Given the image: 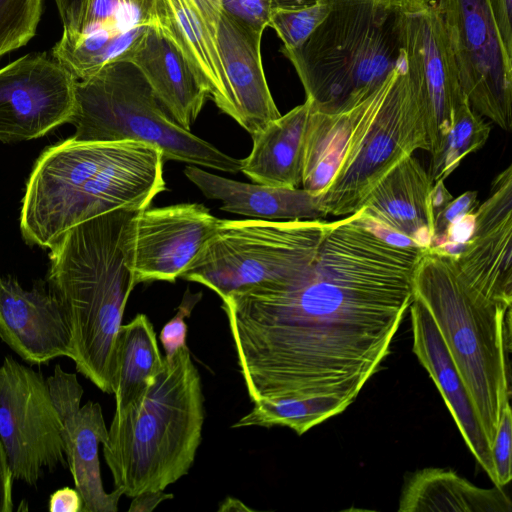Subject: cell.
<instances>
[{
  "label": "cell",
  "mask_w": 512,
  "mask_h": 512,
  "mask_svg": "<svg viewBox=\"0 0 512 512\" xmlns=\"http://www.w3.org/2000/svg\"><path fill=\"white\" fill-rule=\"evenodd\" d=\"M420 258L419 249L385 241L354 213L330 222L296 282L222 298L251 401L333 397L352 404L414 300Z\"/></svg>",
  "instance_id": "cell-1"
},
{
  "label": "cell",
  "mask_w": 512,
  "mask_h": 512,
  "mask_svg": "<svg viewBox=\"0 0 512 512\" xmlns=\"http://www.w3.org/2000/svg\"><path fill=\"white\" fill-rule=\"evenodd\" d=\"M162 152L136 141L47 147L28 178L20 230L28 245L50 248L68 229L104 213L141 211L165 191Z\"/></svg>",
  "instance_id": "cell-2"
},
{
  "label": "cell",
  "mask_w": 512,
  "mask_h": 512,
  "mask_svg": "<svg viewBox=\"0 0 512 512\" xmlns=\"http://www.w3.org/2000/svg\"><path fill=\"white\" fill-rule=\"evenodd\" d=\"M137 212L119 208L84 221L49 248L47 282L66 316L76 370L108 394L116 338L135 286L125 239Z\"/></svg>",
  "instance_id": "cell-3"
},
{
  "label": "cell",
  "mask_w": 512,
  "mask_h": 512,
  "mask_svg": "<svg viewBox=\"0 0 512 512\" xmlns=\"http://www.w3.org/2000/svg\"><path fill=\"white\" fill-rule=\"evenodd\" d=\"M205 419L201 378L188 346L164 366L133 407L115 412L103 444L114 486L133 498L188 474Z\"/></svg>",
  "instance_id": "cell-4"
},
{
  "label": "cell",
  "mask_w": 512,
  "mask_h": 512,
  "mask_svg": "<svg viewBox=\"0 0 512 512\" xmlns=\"http://www.w3.org/2000/svg\"><path fill=\"white\" fill-rule=\"evenodd\" d=\"M414 298L428 310L471 397L491 445L510 404L511 309L474 289L452 256L426 250Z\"/></svg>",
  "instance_id": "cell-5"
},
{
  "label": "cell",
  "mask_w": 512,
  "mask_h": 512,
  "mask_svg": "<svg viewBox=\"0 0 512 512\" xmlns=\"http://www.w3.org/2000/svg\"><path fill=\"white\" fill-rule=\"evenodd\" d=\"M326 18L305 42L282 50L312 107L348 110L405 61L399 0H330Z\"/></svg>",
  "instance_id": "cell-6"
},
{
  "label": "cell",
  "mask_w": 512,
  "mask_h": 512,
  "mask_svg": "<svg viewBox=\"0 0 512 512\" xmlns=\"http://www.w3.org/2000/svg\"><path fill=\"white\" fill-rule=\"evenodd\" d=\"M76 141H136L158 148L164 160L235 174L241 160L177 124L139 69L128 61L109 63L77 80L69 122Z\"/></svg>",
  "instance_id": "cell-7"
},
{
  "label": "cell",
  "mask_w": 512,
  "mask_h": 512,
  "mask_svg": "<svg viewBox=\"0 0 512 512\" xmlns=\"http://www.w3.org/2000/svg\"><path fill=\"white\" fill-rule=\"evenodd\" d=\"M330 222L225 220L180 276L221 299L254 288L280 289L310 269Z\"/></svg>",
  "instance_id": "cell-8"
},
{
  "label": "cell",
  "mask_w": 512,
  "mask_h": 512,
  "mask_svg": "<svg viewBox=\"0 0 512 512\" xmlns=\"http://www.w3.org/2000/svg\"><path fill=\"white\" fill-rule=\"evenodd\" d=\"M418 149L429 150L425 106L405 60L385 79L353 132L340 167L319 195L326 216L357 212L376 183Z\"/></svg>",
  "instance_id": "cell-9"
},
{
  "label": "cell",
  "mask_w": 512,
  "mask_h": 512,
  "mask_svg": "<svg viewBox=\"0 0 512 512\" xmlns=\"http://www.w3.org/2000/svg\"><path fill=\"white\" fill-rule=\"evenodd\" d=\"M0 441L13 480L35 486L45 468L67 466L61 419L46 380L10 355L0 366Z\"/></svg>",
  "instance_id": "cell-10"
},
{
  "label": "cell",
  "mask_w": 512,
  "mask_h": 512,
  "mask_svg": "<svg viewBox=\"0 0 512 512\" xmlns=\"http://www.w3.org/2000/svg\"><path fill=\"white\" fill-rule=\"evenodd\" d=\"M444 25L461 89L479 115L512 127V57L506 52L490 0H441Z\"/></svg>",
  "instance_id": "cell-11"
},
{
  "label": "cell",
  "mask_w": 512,
  "mask_h": 512,
  "mask_svg": "<svg viewBox=\"0 0 512 512\" xmlns=\"http://www.w3.org/2000/svg\"><path fill=\"white\" fill-rule=\"evenodd\" d=\"M407 71L425 106L430 172L436 167L463 93L448 41L441 0H399Z\"/></svg>",
  "instance_id": "cell-12"
},
{
  "label": "cell",
  "mask_w": 512,
  "mask_h": 512,
  "mask_svg": "<svg viewBox=\"0 0 512 512\" xmlns=\"http://www.w3.org/2000/svg\"><path fill=\"white\" fill-rule=\"evenodd\" d=\"M76 82L47 53L27 54L0 69V141L36 139L69 123Z\"/></svg>",
  "instance_id": "cell-13"
},
{
  "label": "cell",
  "mask_w": 512,
  "mask_h": 512,
  "mask_svg": "<svg viewBox=\"0 0 512 512\" xmlns=\"http://www.w3.org/2000/svg\"><path fill=\"white\" fill-rule=\"evenodd\" d=\"M222 221L199 203L137 212L127 226L125 239L127 264L135 285L175 282Z\"/></svg>",
  "instance_id": "cell-14"
},
{
  "label": "cell",
  "mask_w": 512,
  "mask_h": 512,
  "mask_svg": "<svg viewBox=\"0 0 512 512\" xmlns=\"http://www.w3.org/2000/svg\"><path fill=\"white\" fill-rule=\"evenodd\" d=\"M162 0H82L77 24L62 33L53 57L77 80L126 61L151 28H160Z\"/></svg>",
  "instance_id": "cell-15"
},
{
  "label": "cell",
  "mask_w": 512,
  "mask_h": 512,
  "mask_svg": "<svg viewBox=\"0 0 512 512\" xmlns=\"http://www.w3.org/2000/svg\"><path fill=\"white\" fill-rule=\"evenodd\" d=\"M46 382L61 419L64 453L83 500L82 512H117L123 493L116 488L106 492L101 478L98 450L108 439V429L100 404L88 401L80 406L83 388L76 375L59 364Z\"/></svg>",
  "instance_id": "cell-16"
},
{
  "label": "cell",
  "mask_w": 512,
  "mask_h": 512,
  "mask_svg": "<svg viewBox=\"0 0 512 512\" xmlns=\"http://www.w3.org/2000/svg\"><path fill=\"white\" fill-rule=\"evenodd\" d=\"M433 183L418 159L405 157L363 200L359 209L363 224L391 244L430 249L434 237Z\"/></svg>",
  "instance_id": "cell-17"
},
{
  "label": "cell",
  "mask_w": 512,
  "mask_h": 512,
  "mask_svg": "<svg viewBox=\"0 0 512 512\" xmlns=\"http://www.w3.org/2000/svg\"><path fill=\"white\" fill-rule=\"evenodd\" d=\"M473 233L454 257L466 281L495 302L512 305V165L474 211Z\"/></svg>",
  "instance_id": "cell-18"
},
{
  "label": "cell",
  "mask_w": 512,
  "mask_h": 512,
  "mask_svg": "<svg viewBox=\"0 0 512 512\" xmlns=\"http://www.w3.org/2000/svg\"><path fill=\"white\" fill-rule=\"evenodd\" d=\"M0 338L31 365L72 359L66 316L42 282L27 290L13 277H0Z\"/></svg>",
  "instance_id": "cell-19"
},
{
  "label": "cell",
  "mask_w": 512,
  "mask_h": 512,
  "mask_svg": "<svg viewBox=\"0 0 512 512\" xmlns=\"http://www.w3.org/2000/svg\"><path fill=\"white\" fill-rule=\"evenodd\" d=\"M409 308L413 352L440 391L471 453L495 483L490 445L441 334L418 299L414 298Z\"/></svg>",
  "instance_id": "cell-20"
},
{
  "label": "cell",
  "mask_w": 512,
  "mask_h": 512,
  "mask_svg": "<svg viewBox=\"0 0 512 512\" xmlns=\"http://www.w3.org/2000/svg\"><path fill=\"white\" fill-rule=\"evenodd\" d=\"M261 38V33L221 12L216 42L234 102V120L251 136L281 115L265 78Z\"/></svg>",
  "instance_id": "cell-21"
},
{
  "label": "cell",
  "mask_w": 512,
  "mask_h": 512,
  "mask_svg": "<svg viewBox=\"0 0 512 512\" xmlns=\"http://www.w3.org/2000/svg\"><path fill=\"white\" fill-rule=\"evenodd\" d=\"M126 61L143 74L172 119L190 130L209 95L175 43L151 28Z\"/></svg>",
  "instance_id": "cell-22"
},
{
  "label": "cell",
  "mask_w": 512,
  "mask_h": 512,
  "mask_svg": "<svg viewBox=\"0 0 512 512\" xmlns=\"http://www.w3.org/2000/svg\"><path fill=\"white\" fill-rule=\"evenodd\" d=\"M184 174L208 199L222 202L221 210L264 220L324 219L319 195L304 188L244 183L187 165Z\"/></svg>",
  "instance_id": "cell-23"
},
{
  "label": "cell",
  "mask_w": 512,
  "mask_h": 512,
  "mask_svg": "<svg viewBox=\"0 0 512 512\" xmlns=\"http://www.w3.org/2000/svg\"><path fill=\"white\" fill-rule=\"evenodd\" d=\"M309 112L310 102L306 99L252 135L253 147L241 160L240 172L257 184L298 188Z\"/></svg>",
  "instance_id": "cell-24"
},
{
  "label": "cell",
  "mask_w": 512,
  "mask_h": 512,
  "mask_svg": "<svg viewBox=\"0 0 512 512\" xmlns=\"http://www.w3.org/2000/svg\"><path fill=\"white\" fill-rule=\"evenodd\" d=\"M164 18L161 30L179 48L209 98L233 120L235 107L218 52L193 0H162Z\"/></svg>",
  "instance_id": "cell-25"
},
{
  "label": "cell",
  "mask_w": 512,
  "mask_h": 512,
  "mask_svg": "<svg viewBox=\"0 0 512 512\" xmlns=\"http://www.w3.org/2000/svg\"><path fill=\"white\" fill-rule=\"evenodd\" d=\"M502 487L480 488L452 470L424 468L405 482L399 512H511Z\"/></svg>",
  "instance_id": "cell-26"
},
{
  "label": "cell",
  "mask_w": 512,
  "mask_h": 512,
  "mask_svg": "<svg viewBox=\"0 0 512 512\" xmlns=\"http://www.w3.org/2000/svg\"><path fill=\"white\" fill-rule=\"evenodd\" d=\"M383 83L363 101L341 112L324 113L314 109L310 103L304 144L302 188L320 195L330 184L341 165L353 132Z\"/></svg>",
  "instance_id": "cell-27"
},
{
  "label": "cell",
  "mask_w": 512,
  "mask_h": 512,
  "mask_svg": "<svg viewBox=\"0 0 512 512\" xmlns=\"http://www.w3.org/2000/svg\"><path fill=\"white\" fill-rule=\"evenodd\" d=\"M163 366L154 327L145 314L139 313L121 325L115 343L112 379L115 412L136 405Z\"/></svg>",
  "instance_id": "cell-28"
},
{
  "label": "cell",
  "mask_w": 512,
  "mask_h": 512,
  "mask_svg": "<svg viewBox=\"0 0 512 512\" xmlns=\"http://www.w3.org/2000/svg\"><path fill=\"white\" fill-rule=\"evenodd\" d=\"M253 404L252 410L235 422L232 428L283 426L302 435L348 407L333 397H282L261 399Z\"/></svg>",
  "instance_id": "cell-29"
},
{
  "label": "cell",
  "mask_w": 512,
  "mask_h": 512,
  "mask_svg": "<svg viewBox=\"0 0 512 512\" xmlns=\"http://www.w3.org/2000/svg\"><path fill=\"white\" fill-rule=\"evenodd\" d=\"M490 129L465 98L453 113L437 165L429 172L433 182L444 181L466 156L481 149L489 138Z\"/></svg>",
  "instance_id": "cell-30"
},
{
  "label": "cell",
  "mask_w": 512,
  "mask_h": 512,
  "mask_svg": "<svg viewBox=\"0 0 512 512\" xmlns=\"http://www.w3.org/2000/svg\"><path fill=\"white\" fill-rule=\"evenodd\" d=\"M330 9V0H276L268 26L282 41V50H293L305 42Z\"/></svg>",
  "instance_id": "cell-31"
},
{
  "label": "cell",
  "mask_w": 512,
  "mask_h": 512,
  "mask_svg": "<svg viewBox=\"0 0 512 512\" xmlns=\"http://www.w3.org/2000/svg\"><path fill=\"white\" fill-rule=\"evenodd\" d=\"M41 12L42 0H0V57L34 36Z\"/></svg>",
  "instance_id": "cell-32"
},
{
  "label": "cell",
  "mask_w": 512,
  "mask_h": 512,
  "mask_svg": "<svg viewBox=\"0 0 512 512\" xmlns=\"http://www.w3.org/2000/svg\"><path fill=\"white\" fill-rule=\"evenodd\" d=\"M512 411L508 404L499 421L491 445V457L495 471V485L503 487L512 478L511 470Z\"/></svg>",
  "instance_id": "cell-33"
},
{
  "label": "cell",
  "mask_w": 512,
  "mask_h": 512,
  "mask_svg": "<svg viewBox=\"0 0 512 512\" xmlns=\"http://www.w3.org/2000/svg\"><path fill=\"white\" fill-rule=\"evenodd\" d=\"M276 0H221V12L241 26L263 34Z\"/></svg>",
  "instance_id": "cell-34"
},
{
  "label": "cell",
  "mask_w": 512,
  "mask_h": 512,
  "mask_svg": "<svg viewBox=\"0 0 512 512\" xmlns=\"http://www.w3.org/2000/svg\"><path fill=\"white\" fill-rule=\"evenodd\" d=\"M201 294L191 295L187 293L180 304L176 315L170 319L161 329L159 338L165 350V358H172L178 350L187 345L188 327L185 318L188 317L199 301Z\"/></svg>",
  "instance_id": "cell-35"
},
{
  "label": "cell",
  "mask_w": 512,
  "mask_h": 512,
  "mask_svg": "<svg viewBox=\"0 0 512 512\" xmlns=\"http://www.w3.org/2000/svg\"><path fill=\"white\" fill-rule=\"evenodd\" d=\"M478 205L476 191H466L457 198H453L434 218V237L431 247L452 223L473 212Z\"/></svg>",
  "instance_id": "cell-36"
},
{
  "label": "cell",
  "mask_w": 512,
  "mask_h": 512,
  "mask_svg": "<svg viewBox=\"0 0 512 512\" xmlns=\"http://www.w3.org/2000/svg\"><path fill=\"white\" fill-rule=\"evenodd\" d=\"M490 5L504 48L512 57V0H490Z\"/></svg>",
  "instance_id": "cell-37"
},
{
  "label": "cell",
  "mask_w": 512,
  "mask_h": 512,
  "mask_svg": "<svg viewBox=\"0 0 512 512\" xmlns=\"http://www.w3.org/2000/svg\"><path fill=\"white\" fill-rule=\"evenodd\" d=\"M83 500L75 488L63 487L50 495L49 511L51 512H82Z\"/></svg>",
  "instance_id": "cell-38"
},
{
  "label": "cell",
  "mask_w": 512,
  "mask_h": 512,
  "mask_svg": "<svg viewBox=\"0 0 512 512\" xmlns=\"http://www.w3.org/2000/svg\"><path fill=\"white\" fill-rule=\"evenodd\" d=\"M12 481L7 454L0 441V512L13 511Z\"/></svg>",
  "instance_id": "cell-39"
},
{
  "label": "cell",
  "mask_w": 512,
  "mask_h": 512,
  "mask_svg": "<svg viewBox=\"0 0 512 512\" xmlns=\"http://www.w3.org/2000/svg\"><path fill=\"white\" fill-rule=\"evenodd\" d=\"M173 498L172 493H166L164 490L145 491L132 498L128 508L129 512H151L161 502Z\"/></svg>",
  "instance_id": "cell-40"
},
{
  "label": "cell",
  "mask_w": 512,
  "mask_h": 512,
  "mask_svg": "<svg viewBox=\"0 0 512 512\" xmlns=\"http://www.w3.org/2000/svg\"><path fill=\"white\" fill-rule=\"evenodd\" d=\"M209 32L216 40L217 26L221 16V0H193Z\"/></svg>",
  "instance_id": "cell-41"
},
{
  "label": "cell",
  "mask_w": 512,
  "mask_h": 512,
  "mask_svg": "<svg viewBox=\"0 0 512 512\" xmlns=\"http://www.w3.org/2000/svg\"><path fill=\"white\" fill-rule=\"evenodd\" d=\"M62 23L63 31H72L80 14L82 0H55Z\"/></svg>",
  "instance_id": "cell-42"
},
{
  "label": "cell",
  "mask_w": 512,
  "mask_h": 512,
  "mask_svg": "<svg viewBox=\"0 0 512 512\" xmlns=\"http://www.w3.org/2000/svg\"><path fill=\"white\" fill-rule=\"evenodd\" d=\"M431 207L435 216L453 199L450 192L445 187L443 180H437L433 183L431 193Z\"/></svg>",
  "instance_id": "cell-43"
},
{
  "label": "cell",
  "mask_w": 512,
  "mask_h": 512,
  "mask_svg": "<svg viewBox=\"0 0 512 512\" xmlns=\"http://www.w3.org/2000/svg\"><path fill=\"white\" fill-rule=\"evenodd\" d=\"M252 509L244 505L240 500L233 497H226L219 505L218 511H251Z\"/></svg>",
  "instance_id": "cell-44"
}]
</instances>
